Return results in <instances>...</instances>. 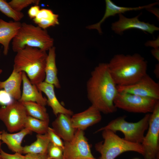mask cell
<instances>
[{
	"label": "cell",
	"mask_w": 159,
	"mask_h": 159,
	"mask_svg": "<svg viewBox=\"0 0 159 159\" xmlns=\"http://www.w3.org/2000/svg\"><path fill=\"white\" fill-rule=\"evenodd\" d=\"M47 155V159H63V148L50 142Z\"/></svg>",
	"instance_id": "cell-28"
},
{
	"label": "cell",
	"mask_w": 159,
	"mask_h": 159,
	"mask_svg": "<svg viewBox=\"0 0 159 159\" xmlns=\"http://www.w3.org/2000/svg\"><path fill=\"white\" fill-rule=\"evenodd\" d=\"M58 17L59 15L54 13L51 10L42 9L33 20L37 26L46 29L50 27L59 24Z\"/></svg>",
	"instance_id": "cell-23"
},
{
	"label": "cell",
	"mask_w": 159,
	"mask_h": 159,
	"mask_svg": "<svg viewBox=\"0 0 159 159\" xmlns=\"http://www.w3.org/2000/svg\"><path fill=\"white\" fill-rule=\"evenodd\" d=\"M49 120H43L28 115L25 120L24 127L37 134H43L47 132Z\"/></svg>",
	"instance_id": "cell-25"
},
{
	"label": "cell",
	"mask_w": 159,
	"mask_h": 159,
	"mask_svg": "<svg viewBox=\"0 0 159 159\" xmlns=\"http://www.w3.org/2000/svg\"><path fill=\"white\" fill-rule=\"evenodd\" d=\"M47 154L28 153L25 155V159H47Z\"/></svg>",
	"instance_id": "cell-33"
},
{
	"label": "cell",
	"mask_w": 159,
	"mask_h": 159,
	"mask_svg": "<svg viewBox=\"0 0 159 159\" xmlns=\"http://www.w3.org/2000/svg\"><path fill=\"white\" fill-rule=\"evenodd\" d=\"M151 53L153 57L159 61V48L153 49L151 50Z\"/></svg>",
	"instance_id": "cell-35"
},
{
	"label": "cell",
	"mask_w": 159,
	"mask_h": 159,
	"mask_svg": "<svg viewBox=\"0 0 159 159\" xmlns=\"http://www.w3.org/2000/svg\"><path fill=\"white\" fill-rule=\"evenodd\" d=\"M108 64L110 73L117 86L132 85L147 74V62L137 53L116 54Z\"/></svg>",
	"instance_id": "cell-2"
},
{
	"label": "cell",
	"mask_w": 159,
	"mask_h": 159,
	"mask_svg": "<svg viewBox=\"0 0 159 159\" xmlns=\"http://www.w3.org/2000/svg\"><path fill=\"white\" fill-rule=\"evenodd\" d=\"M148 131L141 144L145 159H159V100L150 114Z\"/></svg>",
	"instance_id": "cell-8"
},
{
	"label": "cell",
	"mask_w": 159,
	"mask_h": 159,
	"mask_svg": "<svg viewBox=\"0 0 159 159\" xmlns=\"http://www.w3.org/2000/svg\"><path fill=\"white\" fill-rule=\"evenodd\" d=\"M21 24L19 21L6 22L0 19V44L4 47L5 55H7L10 42L16 35Z\"/></svg>",
	"instance_id": "cell-18"
},
{
	"label": "cell",
	"mask_w": 159,
	"mask_h": 159,
	"mask_svg": "<svg viewBox=\"0 0 159 159\" xmlns=\"http://www.w3.org/2000/svg\"><path fill=\"white\" fill-rule=\"evenodd\" d=\"M0 11L16 21H19L24 16L22 12L15 10L8 3L4 0H0Z\"/></svg>",
	"instance_id": "cell-26"
},
{
	"label": "cell",
	"mask_w": 159,
	"mask_h": 159,
	"mask_svg": "<svg viewBox=\"0 0 159 159\" xmlns=\"http://www.w3.org/2000/svg\"><path fill=\"white\" fill-rule=\"evenodd\" d=\"M22 72L13 70L9 77L5 81H0V89H4L15 100L19 101L21 96V85Z\"/></svg>",
	"instance_id": "cell-20"
},
{
	"label": "cell",
	"mask_w": 159,
	"mask_h": 159,
	"mask_svg": "<svg viewBox=\"0 0 159 159\" xmlns=\"http://www.w3.org/2000/svg\"><path fill=\"white\" fill-rule=\"evenodd\" d=\"M106 8L104 14L101 19L98 23L89 25L87 28L89 29H95L100 34H102L101 24L108 17L115 16L117 14H122L127 11L132 10H138L144 9H148L158 4L155 2L149 4L137 7H131L121 6L115 4L110 0H105Z\"/></svg>",
	"instance_id": "cell-14"
},
{
	"label": "cell",
	"mask_w": 159,
	"mask_h": 159,
	"mask_svg": "<svg viewBox=\"0 0 159 159\" xmlns=\"http://www.w3.org/2000/svg\"><path fill=\"white\" fill-rule=\"evenodd\" d=\"M40 10V6L38 5H35L34 6H31L28 11V14L29 17L32 19L35 18Z\"/></svg>",
	"instance_id": "cell-32"
},
{
	"label": "cell",
	"mask_w": 159,
	"mask_h": 159,
	"mask_svg": "<svg viewBox=\"0 0 159 159\" xmlns=\"http://www.w3.org/2000/svg\"><path fill=\"white\" fill-rule=\"evenodd\" d=\"M146 46H150L153 49L159 48V37H158L156 40L147 41L145 44Z\"/></svg>",
	"instance_id": "cell-34"
},
{
	"label": "cell",
	"mask_w": 159,
	"mask_h": 159,
	"mask_svg": "<svg viewBox=\"0 0 159 159\" xmlns=\"http://www.w3.org/2000/svg\"><path fill=\"white\" fill-rule=\"evenodd\" d=\"M11 96L4 90H0V104L6 105L13 100Z\"/></svg>",
	"instance_id": "cell-30"
},
{
	"label": "cell",
	"mask_w": 159,
	"mask_h": 159,
	"mask_svg": "<svg viewBox=\"0 0 159 159\" xmlns=\"http://www.w3.org/2000/svg\"><path fill=\"white\" fill-rule=\"evenodd\" d=\"M1 156L2 159H25V155L19 153H16L13 154L7 153L2 150L1 151Z\"/></svg>",
	"instance_id": "cell-31"
},
{
	"label": "cell",
	"mask_w": 159,
	"mask_h": 159,
	"mask_svg": "<svg viewBox=\"0 0 159 159\" xmlns=\"http://www.w3.org/2000/svg\"><path fill=\"white\" fill-rule=\"evenodd\" d=\"M27 116L25 107L18 100H14L0 108V120L11 133L19 131L24 128Z\"/></svg>",
	"instance_id": "cell-9"
},
{
	"label": "cell",
	"mask_w": 159,
	"mask_h": 159,
	"mask_svg": "<svg viewBox=\"0 0 159 159\" xmlns=\"http://www.w3.org/2000/svg\"><path fill=\"white\" fill-rule=\"evenodd\" d=\"M2 133V131H0V140H1V135Z\"/></svg>",
	"instance_id": "cell-38"
},
{
	"label": "cell",
	"mask_w": 159,
	"mask_h": 159,
	"mask_svg": "<svg viewBox=\"0 0 159 159\" xmlns=\"http://www.w3.org/2000/svg\"><path fill=\"white\" fill-rule=\"evenodd\" d=\"M36 85L39 90L47 96V104L51 107L55 115L64 114L71 116L73 114L71 110L64 107L59 102L55 94L54 85L44 81Z\"/></svg>",
	"instance_id": "cell-15"
},
{
	"label": "cell",
	"mask_w": 159,
	"mask_h": 159,
	"mask_svg": "<svg viewBox=\"0 0 159 159\" xmlns=\"http://www.w3.org/2000/svg\"><path fill=\"white\" fill-rule=\"evenodd\" d=\"M87 98L101 112L113 113L117 110L114 101L118 92L108 63H100L91 72L86 84Z\"/></svg>",
	"instance_id": "cell-1"
},
{
	"label": "cell",
	"mask_w": 159,
	"mask_h": 159,
	"mask_svg": "<svg viewBox=\"0 0 159 159\" xmlns=\"http://www.w3.org/2000/svg\"><path fill=\"white\" fill-rule=\"evenodd\" d=\"M32 132L26 128L13 133H8L3 131L1 135V140L12 152L22 154L23 147L21 143L23 140L26 135L31 134Z\"/></svg>",
	"instance_id": "cell-19"
},
{
	"label": "cell",
	"mask_w": 159,
	"mask_h": 159,
	"mask_svg": "<svg viewBox=\"0 0 159 159\" xmlns=\"http://www.w3.org/2000/svg\"><path fill=\"white\" fill-rule=\"evenodd\" d=\"M154 73L156 77L158 78L159 77V64L156 65Z\"/></svg>",
	"instance_id": "cell-36"
},
{
	"label": "cell",
	"mask_w": 159,
	"mask_h": 159,
	"mask_svg": "<svg viewBox=\"0 0 159 159\" xmlns=\"http://www.w3.org/2000/svg\"><path fill=\"white\" fill-rule=\"evenodd\" d=\"M39 2V0H12L8 3L15 10L21 12L24 8L30 5H38Z\"/></svg>",
	"instance_id": "cell-27"
},
{
	"label": "cell",
	"mask_w": 159,
	"mask_h": 159,
	"mask_svg": "<svg viewBox=\"0 0 159 159\" xmlns=\"http://www.w3.org/2000/svg\"><path fill=\"white\" fill-rule=\"evenodd\" d=\"M102 132L103 141L95 145L96 150L100 154L99 159H115L127 151L135 152L143 155L144 151L141 144L127 141L110 130Z\"/></svg>",
	"instance_id": "cell-5"
},
{
	"label": "cell",
	"mask_w": 159,
	"mask_h": 159,
	"mask_svg": "<svg viewBox=\"0 0 159 159\" xmlns=\"http://www.w3.org/2000/svg\"><path fill=\"white\" fill-rule=\"evenodd\" d=\"M150 114L147 113L140 120L135 122L127 121L124 116L118 117L110 122L107 125L98 129L96 133L105 130H111L116 133L122 132L124 139L129 142L141 144L145 131L148 128Z\"/></svg>",
	"instance_id": "cell-6"
},
{
	"label": "cell",
	"mask_w": 159,
	"mask_h": 159,
	"mask_svg": "<svg viewBox=\"0 0 159 159\" xmlns=\"http://www.w3.org/2000/svg\"><path fill=\"white\" fill-rule=\"evenodd\" d=\"M54 40L46 29L25 22L20 27L12 42L13 51L17 52L26 46L46 51L53 46Z\"/></svg>",
	"instance_id": "cell-4"
},
{
	"label": "cell",
	"mask_w": 159,
	"mask_h": 159,
	"mask_svg": "<svg viewBox=\"0 0 159 159\" xmlns=\"http://www.w3.org/2000/svg\"><path fill=\"white\" fill-rule=\"evenodd\" d=\"M47 56L46 51L26 46L16 52L13 70L17 72H25L31 83L36 85L45 80Z\"/></svg>",
	"instance_id": "cell-3"
},
{
	"label": "cell",
	"mask_w": 159,
	"mask_h": 159,
	"mask_svg": "<svg viewBox=\"0 0 159 159\" xmlns=\"http://www.w3.org/2000/svg\"><path fill=\"white\" fill-rule=\"evenodd\" d=\"M36 140L29 145L23 147L22 154L36 153L47 154L50 143L47 133L37 134Z\"/></svg>",
	"instance_id": "cell-22"
},
{
	"label": "cell",
	"mask_w": 159,
	"mask_h": 159,
	"mask_svg": "<svg viewBox=\"0 0 159 159\" xmlns=\"http://www.w3.org/2000/svg\"><path fill=\"white\" fill-rule=\"evenodd\" d=\"M159 100L124 92H118L114 103L119 108L129 112L149 113Z\"/></svg>",
	"instance_id": "cell-7"
},
{
	"label": "cell",
	"mask_w": 159,
	"mask_h": 159,
	"mask_svg": "<svg viewBox=\"0 0 159 159\" xmlns=\"http://www.w3.org/2000/svg\"><path fill=\"white\" fill-rule=\"evenodd\" d=\"M138 159V158H135V159Z\"/></svg>",
	"instance_id": "cell-40"
},
{
	"label": "cell",
	"mask_w": 159,
	"mask_h": 159,
	"mask_svg": "<svg viewBox=\"0 0 159 159\" xmlns=\"http://www.w3.org/2000/svg\"><path fill=\"white\" fill-rule=\"evenodd\" d=\"M57 116L52 123V128L64 142L70 141L77 130L72 126L71 116L60 114Z\"/></svg>",
	"instance_id": "cell-17"
},
{
	"label": "cell",
	"mask_w": 159,
	"mask_h": 159,
	"mask_svg": "<svg viewBox=\"0 0 159 159\" xmlns=\"http://www.w3.org/2000/svg\"><path fill=\"white\" fill-rule=\"evenodd\" d=\"M119 20L111 24V29L115 33L121 35L123 32L131 29H138L153 34L159 30V27L154 25L141 21L138 19L139 15L133 18H127L122 14H118Z\"/></svg>",
	"instance_id": "cell-12"
},
{
	"label": "cell",
	"mask_w": 159,
	"mask_h": 159,
	"mask_svg": "<svg viewBox=\"0 0 159 159\" xmlns=\"http://www.w3.org/2000/svg\"><path fill=\"white\" fill-rule=\"evenodd\" d=\"M22 93L19 101L21 102H34L45 106L47 105V99L43 96L41 92L38 90L36 85L31 83L24 72H22Z\"/></svg>",
	"instance_id": "cell-16"
},
{
	"label": "cell",
	"mask_w": 159,
	"mask_h": 159,
	"mask_svg": "<svg viewBox=\"0 0 159 159\" xmlns=\"http://www.w3.org/2000/svg\"><path fill=\"white\" fill-rule=\"evenodd\" d=\"M2 72V69H0V74H1Z\"/></svg>",
	"instance_id": "cell-39"
},
{
	"label": "cell",
	"mask_w": 159,
	"mask_h": 159,
	"mask_svg": "<svg viewBox=\"0 0 159 159\" xmlns=\"http://www.w3.org/2000/svg\"><path fill=\"white\" fill-rule=\"evenodd\" d=\"M101 112L91 105L82 112L73 114L71 117L73 127L82 131L99 122L102 119Z\"/></svg>",
	"instance_id": "cell-13"
},
{
	"label": "cell",
	"mask_w": 159,
	"mask_h": 159,
	"mask_svg": "<svg viewBox=\"0 0 159 159\" xmlns=\"http://www.w3.org/2000/svg\"><path fill=\"white\" fill-rule=\"evenodd\" d=\"M47 133L48 135L50 143L63 149L64 143L52 128L49 127Z\"/></svg>",
	"instance_id": "cell-29"
},
{
	"label": "cell",
	"mask_w": 159,
	"mask_h": 159,
	"mask_svg": "<svg viewBox=\"0 0 159 159\" xmlns=\"http://www.w3.org/2000/svg\"><path fill=\"white\" fill-rule=\"evenodd\" d=\"M2 145V142L1 140H0V159H2L1 156V151L2 150L1 147Z\"/></svg>",
	"instance_id": "cell-37"
},
{
	"label": "cell",
	"mask_w": 159,
	"mask_h": 159,
	"mask_svg": "<svg viewBox=\"0 0 159 159\" xmlns=\"http://www.w3.org/2000/svg\"><path fill=\"white\" fill-rule=\"evenodd\" d=\"M48 51L45 69V77L44 81L54 85L57 89H59L61 86L57 76L55 48L53 46Z\"/></svg>",
	"instance_id": "cell-21"
},
{
	"label": "cell",
	"mask_w": 159,
	"mask_h": 159,
	"mask_svg": "<svg viewBox=\"0 0 159 159\" xmlns=\"http://www.w3.org/2000/svg\"><path fill=\"white\" fill-rule=\"evenodd\" d=\"M25 107L28 115L43 120H49V117L45 106L35 102H21Z\"/></svg>",
	"instance_id": "cell-24"
},
{
	"label": "cell",
	"mask_w": 159,
	"mask_h": 159,
	"mask_svg": "<svg viewBox=\"0 0 159 159\" xmlns=\"http://www.w3.org/2000/svg\"><path fill=\"white\" fill-rule=\"evenodd\" d=\"M64 143L63 159H96L92 153L83 131L77 130L71 140Z\"/></svg>",
	"instance_id": "cell-10"
},
{
	"label": "cell",
	"mask_w": 159,
	"mask_h": 159,
	"mask_svg": "<svg viewBox=\"0 0 159 159\" xmlns=\"http://www.w3.org/2000/svg\"><path fill=\"white\" fill-rule=\"evenodd\" d=\"M118 92L130 93L159 100V84L147 74L135 83L125 86H117Z\"/></svg>",
	"instance_id": "cell-11"
}]
</instances>
